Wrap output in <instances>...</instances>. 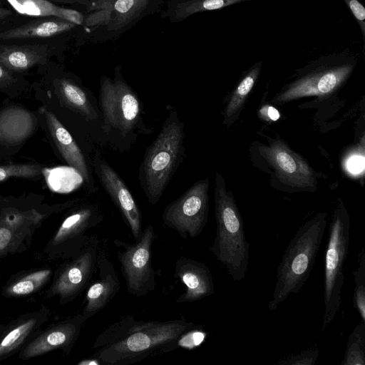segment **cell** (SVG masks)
<instances>
[{
  "mask_svg": "<svg viewBox=\"0 0 365 365\" xmlns=\"http://www.w3.org/2000/svg\"><path fill=\"white\" fill-rule=\"evenodd\" d=\"M195 324L183 319L137 321L125 315L106 328L95 339L93 354L101 364L125 365L173 350Z\"/></svg>",
  "mask_w": 365,
  "mask_h": 365,
  "instance_id": "obj_1",
  "label": "cell"
},
{
  "mask_svg": "<svg viewBox=\"0 0 365 365\" xmlns=\"http://www.w3.org/2000/svg\"><path fill=\"white\" fill-rule=\"evenodd\" d=\"M98 105L102 130L114 150L128 151L139 135L153 133L144 120L143 103L124 78L120 64L115 65L113 78L100 77Z\"/></svg>",
  "mask_w": 365,
  "mask_h": 365,
  "instance_id": "obj_2",
  "label": "cell"
},
{
  "mask_svg": "<svg viewBox=\"0 0 365 365\" xmlns=\"http://www.w3.org/2000/svg\"><path fill=\"white\" fill-rule=\"evenodd\" d=\"M167 116L153 143L146 148L138 168V181L152 205L161 199L166 188L186 156L185 123L175 108L166 106Z\"/></svg>",
  "mask_w": 365,
  "mask_h": 365,
  "instance_id": "obj_3",
  "label": "cell"
},
{
  "mask_svg": "<svg viewBox=\"0 0 365 365\" xmlns=\"http://www.w3.org/2000/svg\"><path fill=\"white\" fill-rule=\"evenodd\" d=\"M327 227V213L319 212L295 232L277 269L268 309L274 311L291 294L298 293L313 269Z\"/></svg>",
  "mask_w": 365,
  "mask_h": 365,
  "instance_id": "obj_4",
  "label": "cell"
},
{
  "mask_svg": "<svg viewBox=\"0 0 365 365\" xmlns=\"http://www.w3.org/2000/svg\"><path fill=\"white\" fill-rule=\"evenodd\" d=\"M216 232L210 251L236 282L243 280L249 263L247 242L242 216L222 175L216 172L215 190Z\"/></svg>",
  "mask_w": 365,
  "mask_h": 365,
  "instance_id": "obj_5",
  "label": "cell"
},
{
  "mask_svg": "<svg viewBox=\"0 0 365 365\" xmlns=\"http://www.w3.org/2000/svg\"><path fill=\"white\" fill-rule=\"evenodd\" d=\"M167 0H90L78 28L91 43L114 41L143 19L161 11Z\"/></svg>",
  "mask_w": 365,
  "mask_h": 365,
  "instance_id": "obj_6",
  "label": "cell"
},
{
  "mask_svg": "<svg viewBox=\"0 0 365 365\" xmlns=\"http://www.w3.org/2000/svg\"><path fill=\"white\" fill-rule=\"evenodd\" d=\"M350 220L341 202L334 209L329 224L324 254V331L337 315L341 304L344 264L349 253Z\"/></svg>",
  "mask_w": 365,
  "mask_h": 365,
  "instance_id": "obj_7",
  "label": "cell"
},
{
  "mask_svg": "<svg viewBox=\"0 0 365 365\" xmlns=\"http://www.w3.org/2000/svg\"><path fill=\"white\" fill-rule=\"evenodd\" d=\"M155 237L153 227L149 224L134 243L118 239L113 240L118 247V259L127 291L133 296L141 297L155 289L152 260V247Z\"/></svg>",
  "mask_w": 365,
  "mask_h": 365,
  "instance_id": "obj_8",
  "label": "cell"
},
{
  "mask_svg": "<svg viewBox=\"0 0 365 365\" xmlns=\"http://www.w3.org/2000/svg\"><path fill=\"white\" fill-rule=\"evenodd\" d=\"M209 186L208 178L201 179L168 204L162 215L164 225L185 240L199 236L208 220Z\"/></svg>",
  "mask_w": 365,
  "mask_h": 365,
  "instance_id": "obj_9",
  "label": "cell"
},
{
  "mask_svg": "<svg viewBox=\"0 0 365 365\" xmlns=\"http://www.w3.org/2000/svg\"><path fill=\"white\" fill-rule=\"evenodd\" d=\"M316 66L290 83L274 101L284 103L305 96L330 94L347 79L354 67V60L344 57L326 58Z\"/></svg>",
  "mask_w": 365,
  "mask_h": 365,
  "instance_id": "obj_10",
  "label": "cell"
},
{
  "mask_svg": "<svg viewBox=\"0 0 365 365\" xmlns=\"http://www.w3.org/2000/svg\"><path fill=\"white\" fill-rule=\"evenodd\" d=\"M91 162L100 184L121 214L135 241H137L143 232V217L130 190L99 150H96Z\"/></svg>",
  "mask_w": 365,
  "mask_h": 365,
  "instance_id": "obj_11",
  "label": "cell"
},
{
  "mask_svg": "<svg viewBox=\"0 0 365 365\" xmlns=\"http://www.w3.org/2000/svg\"><path fill=\"white\" fill-rule=\"evenodd\" d=\"M102 248L96 235L89 237L59 277L56 289L62 298L71 299L90 284L96 273Z\"/></svg>",
  "mask_w": 365,
  "mask_h": 365,
  "instance_id": "obj_12",
  "label": "cell"
},
{
  "mask_svg": "<svg viewBox=\"0 0 365 365\" xmlns=\"http://www.w3.org/2000/svg\"><path fill=\"white\" fill-rule=\"evenodd\" d=\"M261 153L274 168L278 178L286 184L302 188L315 185L314 170L302 156L282 140H277L269 146H263Z\"/></svg>",
  "mask_w": 365,
  "mask_h": 365,
  "instance_id": "obj_13",
  "label": "cell"
},
{
  "mask_svg": "<svg viewBox=\"0 0 365 365\" xmlns=\"http://www.w3.org/2000/svg\"><path fill=\"white\" fill-rule=\"evenodd\" d=\"M52 140L64 161L73 168L83 179L89 192H95L96 186L93 176L91 162H88L83 151L71 133L62 125L57 117L50 110L41 108Z\"/></svg>",
  "mask_w": 365,
  "mask_h": 365,
  "instance_id": "obj_14",
  "label": "cell"
},
{
  "mask_svg": "<svg viewBox=\"0 0 365 365\" xmlns=\"http://www.w3.org/2000/svg\"><path fill=\"white\" fill-rule=\"evenodd\" d=\"M95 277L86 294V305L83 312L86 320L96 314L110 302L120 288L118 273L103 247L101 252Z\"/></svg>",
  "mask_w": 365,
  "mask_h": 365,
  "instance_id": "obj_15",
  "label": "cell"
},
{
  "mask_svg": "<svg viewBox=\"0 0 365 365\" xmlns=\"http://www.w3.org/2000/svg\"><path fill=\"white\" fill-rule=\"evenodd\" d=\"M174 277L186 287L177 303L196 302L215 293L212 272L202 262L179 257L175 263Z\"/></svg>",
  "mask_w": 365,
  "mask_h": 365,
  "instance_id": "obj_16",
  "label": "cell"
},
{
  "mask_svg": "<svg viewBox=\"0 0 365 365\" xmlns=\"http://www.w3.org/2000/svg\"><path fill=\"white\" fill-rule=\"evenodd\" d=\"M103 218L98 204H81L64 220L55 239L59 242L73 241L77 250H80L89 238L86 236V232L101 223Z\"/></svg>",
  "mask_w": 365,
  "mask_h": 365,
  "instance_id": "obj_17",
  "label": "cell"
},
{
  "mask_svg": "<svg viewBox=\"0 0 365 365\" xmlns=\"http://www.w3.org/2000/svg\"><path fill=\"white\" fill-rule=\"evenodd\" d=\"M53 86L61 105L88 122L93 123L101 119L98 101L86 88L66 77L56 79Z\"/></svg>",
  "mask_w": 365,
  "mask_h": 365,
  "instance_id": "obj_18",
  "label": "cell"
},
{
  "mask_svg": "<svg viewBox=\"0 0 365 365\" xmlns=\"http://www.w3.org/2000/svg\"><path fill=\"white\" fill-rule=\"evenodd\" d=\"M36 125V118L30 111L17 106L8 107L0 112V140L19 144L33 133Z\"/></svg>",
  "mask_w": 365,
  "mask_h": 365,
  "instance_id": "obj_19",
  "label": "cell"
},
{
  "mask_svg": "<svg viewBox=\"0 0 365 365\" xmlns=\"http://www.w3.org/2000/svg\"><path fill=\"white\" fill-rule=\"evenodd\" d=\"M76 24L60 18L29 22L0 33V39L14 40L31 38H47L77 29Z\"/></svg>",
  "mask_w": 365,
  "mask_h": 365,
  "instance_id": "obj_20",
  "label": "cell"
},
{
  "mask_svg": "<svg viewBox=\"0 0 365 365\" xmlns=\"http://www.w3.org/2000/svg\"><path fill=\"white\" fill-rule=\"evenodd\" d=\"M246 1L250 0H167L160 11V17L176 24L197 13L217 10Z\"/></svg>",
  "mask_w": 365,
  "mask_h": 365,
  "instance_id": "obj_21",
  "label": "cell"
},
{
  "mask_svg": "<svg viewBox=\"0 0 365 365\" xmlns=\"http://www.w3.org/2000/svg\"><path fill=\"white\" fill-rule=\"evenodd\" d=\"M19 14L29 16L56 17L81 26L84 14L77 10L60 7L48 0H6Z\"/></svg>",
  "mask_w": 365,
  "mask_h": 365,
  "instance_id": "obj_22",
  "label": "cell"
},
{
  "mask_svg": "<svg viewBox=\"0 0 365 365\" xmlns=\"http://www.w3.org/2000/svg\"><path fill=\"white\" fill-rule=\"evenodd\" d=\"M43 58V53L33 47H0V64L11 72L26 71L40 63Z\"/></svg>",
  "mask_w": 365,
  "mask_h": 365,
  "instance_id": "obj_23",
  "label": "cell"
},
{
  "mask_svg": "<svg viewBox=\"0 0 365 365\" xmlns=\"http://www.w3.org/2000/svg\"><path fill=\"white\" fill-rule=\"evenodd\" d=\"M261 63H256L245 76L235 89L224 110V123L232 119L242 109L247 96L258 78Z\"/></svg>",
  "mask_w": 365,
  "mask_h": 365,
  "instance_id": "obj_24",
  "label": "cell"
},
{
  "mask_svg": "<svg viewBox=\"0 0 365 365\" xmlns=\"http://www.w3.org/2000/svg\"><path fill=\"white\" fill-rule=\"evenodd\" d=\"M341 365H365V322L356 325L349 334Z\"/></svg>",
  "mask_w": 365,
  "mask_h": 365,
  "instance_id": "obj_25",
  "label": "cell"
},
{
  "mask_svg": "<svg viewBox=\"0 0 365 365\" xmlns=\"http://www.w3.org/2000/svg\"><path fill=\"white\" fill-rule=\"evenodd\" d=\"M354 289L353 305L361 317L365 322V251L362 248L358 255V267L353 272Z\"/></svg>",
  "mask_w": 365,
  "mask_h": 365,
  "instance_id": "obj_26",
  "label": "cell"
},
{
  "mask_svg": "<svg viewBox=\"0 0 365 365\" xmlns=\"http://www.w3.org/2000/svg\"><path fill=\"white\" fill-rule=\"evenodd\" d=\"M38 164H11L0 165V182L11 178H35L41 173Z\"/></svg>",
  "mask_w": 365,
  "mask_h": 365,
  "instance_id": "obj_27",
  "label": "cell"
},
{
  "mask_svg": "<svg viewBox=\"0 0 365 365\" xmlns=\"http://www.w3.org/2000/svg\"><path fill=\"white\" fill-rule=\"evenodd\" d=\"M34 321L31 320L9 332L0 344V355H2L19 345L31 329Z\"/></svg>",
  "mask_w": 365,
  "mask_h": 365,
  "instance_id": "obj_28",
  "label": "cell"
},
{
  "mask_svg": "<svg viewBox=\"0 0 365 365\" xmlns=\"http://www.w3.org/2000/svg\"><path fill=\"white\" fill-rule=\"evenodd\" d=\"M319 355V349L313 347L297 354H292L285 359L279 360L277 365H314Z\"/></svg>",
  "mask_w": 365,
  "mask_h": 365,
  "instance_id": "obj_29",
  "label": "cell"
},
{
  "mask_svg": "<svg viewBox=\"0 0 365 365\" xmlns=\"http://www.w3.org/2000/svg\"><path fill=\"white\" fill-rule=\"evenodd\" d=\"M358 22L363 36L365 34V9L359 0H344Z\"/></svg>",
  "mask_w": 365,
  "mask_h": 365,
  "instance_id": "obj_30",
  "label": "cell"
},
{
  "mask_svg": "<svg viewBox=\"0 0 365 365\" xmlns=\"http://www.w3.org/2000/svg\"><path fill=\"white\" fill-rule=\"evenodd\" d=\"M34 287L31 280H21L13 286L12 292L16 294H26L33 292Z\"/></svg>",
  "mask_w": 365,
  "mask_h": 365,
  "instance_id": "obj_31",
  "label": "cell"
},
{
  "mask_svg": "<svg viewBox=\"0 0 365 365\" xmlns=\"http://www.w3.org/2000/svg\"><path fill=\"white\" fill-rule=\"evenodd\" d=\"M259 114L263 119L269 121H276L280 117L278 110L272 106L262 107L259 110Z\"/></svg>",
  "mask_w": 365,
  "mask_h": 365,
  "instance_id": "obj_32",
  "label": "cell"
},
{
  "mask_svg": "<svg viewBox=\"0 0 365 365\" xmlns=\"http://www.w3.org/2000/svg\"><path fill=\"white\" fill-rule=\"evenodd\" d=\"M16 81L11 72L0 64V88H6Z\"/></svg>",
  "mask_w": 365,
  "mask_h": 365,
  "instance_id": "obj_33",
  "label": "cell"
},
{
  "mask_svg": "<svg viewBox=\"0 0 365 365\" xmlns=\"http://www.w3.org/2000/svg\"><path fill=\"white\" fill-rule=\"evenodd\" d=\"M363 161L364 159L361 160L359 156H354V158H351L349 162V170L354 173L360 171L361 169L363 170Z\"/></svg>",
  "mask_w": 365,
  "mask_h": 365,
  "instance_id": "obj_34",
  "label": "cell"
},
{
  "mask_svg": "<svg viewBox=\"0 0 365 365\" xmlns=\"http://www.w3.org/2000/svg\"><path fill=\"white\" fill-rule=\"evenodd\" d=\"M11 232L6 228H0V250L4 249L11 240Z\"/></svg>",
  "mask_w": 365,
  "mask_h": 365,
  "instance_id": "obj_35",
  "label": "cell"
},
{
  "mask_svg": "<svg viewBox=\"0 0 365 365\" xmlns=\"http://www.w3.org/2000/svg\"><path fill=\"white\" fill-rule=\"evenodd\" d=\"M58 3L78 5L84 7L90 0H51Z\"/></svg>",
  "mask_w": 365,
  "mask_h": 365,
  "instance_id": "obj_36",
  "label": "cell"
},
{
  "mask_svg": "<svg viewBox=\"0 0 365 365\" xmlns=\"http://www.w3.org/2000/svg\"><path fill=\"white\" fill-rule=\"evenodd\" d=\"M11 14V11L6 8L3 7L0 3V23L2 22L6 19H7Z\"/></svg>",
  "mask_w": 365,
  "mask_h": 365,
  "instance_id": "obj_37",
  "label": "cell"
},
{
  "mask_svg": "<svg viewBox=\"0 0 365 365\" xmlns=\"http://www.w3.org/2000/svg\"><path fill=\"white\" fill-rule=\"evenodd\" d=\"M0 141H1V140H0Z\"/></svg>",
  "mask_w": 365,
  "mask_h": 365,
  "instance_id": "obj_38",
  "label": "cell"
}]
</instances>
